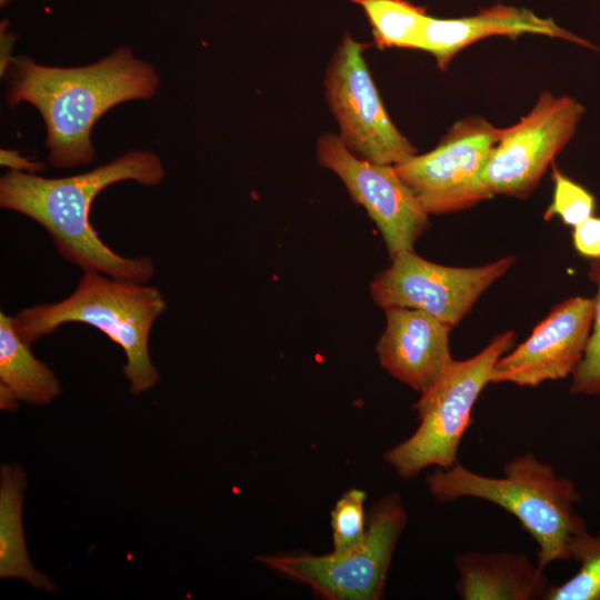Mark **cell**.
<instances>
[{"label": "cell", "instance_id": "6da1fadb", "mask_svg": "<svg viewBox=\"0 0 600 600\" xmlns=\"http://www.w3.org/2000/svg\"><path fill=\"white\" fill-rule=\"evenodd\" d=\"M9 69L8 104L26 101L38 109L47 128L48 161L60 169L92 162L91 130L98 119L124 101L152 98L159 86L154 68L126 47L84 67H48L19 57Z\"/></svg>", "mask_w": 600, "mask_h": 600}, {"label": "cell", "instance_id": "7a4b0ae2", "mask_svg": "<svg viewBox=\"0 0 600 600\" xmlns=\"http://www.w3.org/2000/svg\"><path fill=\"white\" fill-rule=\"evenodd\" d=\"M163 177L160 159L146 151H131L109 163L64 178L11 170L0 179V206L43 227L60 256L83 271L146 283L156 271L152 260L116 253L99 238L89 213L97 194L110 184L134 180L143 186H156Z\"/></svg>", "mask_w": 600, "mask_h": 600}, {"label": "cell", "instance_id": "3957f363", "mask_svg": "<svg viewBox=\"0 0 600 600\" xmlns=\"http://www.w3.org/2000/svg\"><path fill=\"white\" fill-rule=\"evenodd\" d=\"M426 483L438 502L479 499L512 514L537 543V562L544 569L571 560L573 539L588 530L574 508L581 501L576 483L531 452L504 463L502 477L484 476L457 462L428 473Z\"/></svg>", "mask_w": 600, "mask_h": 600}, {"label": "cell", "instance_id": "277c9868", "mask_svg": "<svg viewBox=\"0 0 600 600\" xmlns=\"http://www.w3.org/2000/svg\"><path fill=\"white\" fill-rule=\"evenodd\" d=\"M167 303L157 287L84 271L76 290L54 303L36 304L12 317L18 336L28 344L52 334L68 322L99 329L126 354L123 373L132 394L153 388L160 378L149 354V336Z\"/></svg>", "mask_w": 600, "mask_h": 600}, {"label": "cell", "instance_id": "5b68a950", "mask_svg": "<svg viewBox=\"0 0 600 600\" xmlns=\"http://www.w3.org/2000/svg\"><path fill=\"white\" fill-rule=\"evenodd\" d=\"M514 339L513 331L494 336L473 357L453 360L441 378L420 393L414 404L419 418L417 430L383 456L398 476L411 479L427 468L447 469L458 462L474 403L491 383L497 361L511 349Z\"/></svg>", "mask_w": 600, "mask_h": 600}, {"label": "cell", "instance_id": "8992f818", "mask_svg": "<svg viewBox=\"0 0 600 600\" xmlns=\"http://www.w3.org/2000/svg\"><path fill=\"white\" fill-rule=\"evenodd\" d=\"M407 520L400 494L389 492L370 510L364 538L358 546L321 556H258L257 561L283 578L307 584L324 599L377 600Z\"/></svg>", "mask_w": 600, "mask_h": 600}, {"label": "cell", "instance_id": "52a82bcc", "mask_svg": "<svg viewBox=\"0 0 600 600\" xmlns=\"http://www.w3.org/2000/svg\"><path fill=\"white\" fill-rule=\"evenodd\" d=\"M366 44L349 33L336 48L324 74L326 99L339 126V138L354 154L398 166L416 148L387 113L363 57Z\"/></svg>", "mask_w": 600, "mask_h": 600}, {"label": "cell", "instance_id": "ba28073f", "mask_svg": "<svg viewBox=\"0 0 600 600\" xmlns=\"http://www.w3.org/2000/svg\"><path fill=\"white\" fill-rule=\"evenodd\" d=\"M501 133L483 118L462 119L434 149L394 168L428 214L463 210L493 197L483 170Z\"/></svg>", "mask_w": 600, "mask_h": 600}, {"label": "cell", "instance_id": "9c48e42d", "mask_svg": "<svg viewBox=\"0 0 600 600\" xmlns=\"http://www.w3.org/2000/svg\"><path fill=\"white\" fill-rule=\"evenodd\" d=\"M514 262L513 256H507L479 267H448L423 259L413 250L403 251L377 273L370 294L382 309H417L453 328Z\"/></svg>", "mask_w": 600, "mask_h": 600}, {"label": "cell", "instance_id": "30bf717a", "mask_svg": "<svg viewBox=\"0 0 600 600\" xmlns=\"http://www.w3.org/2000/svg\"><path fill=\"white\" fill-rule=\"evenodd\" d=\"M586 110L576 99L542 93L518 123L502 128L483 170L492 194L526 197L568 144Z\"/></svg>", "mask_w": 600, "mask_h": 600}, {"label": "cell", "instance_id": "8fae6325", "mask_svg": "<svg viewBox=\"0 0 600 600\" xmlns=\"http://www.w3.org/2000/svg\"><path fill=\"white\" fill-rule=\"evenodd\" d=\"M317 159L339 177L353 201L366 209L383 238L390 259L413 250L429 227V214L394 166L354 154L333 133L318 138Z\"/></svg>", "mask_w": 600, "mask_h": 600}, {"label": "cell", "instance_id": "7c38bea8", "mask_svg": "<svg viewBox=\"0 0 600 600\" xmlns=\"http://www.w3.org/2000/svg\"><path fill=\"white\" fill-rule=\"evenodd\" d=\"M594 314L593 298L558 303L531 334L496 363L491 383L537 387L572 376L583 358Z\"/></svg>", "mask_w": 600, "mask_h": 600}, {"label": "cell", "instance_id": "4fadbf2b", "mask_svg": "<svg viewBox=\"0 0 600 600\" xmlns=\"http://www.w3.org/2000/svg\"><path fill=\"white\" fill-rule=\"evenodd\" d=\"M386 328L378 343L381 367L420 393L431 388L453 361L449 348L452 329L417 309L388 307Z\"/></svg>", "mask_w": 600, "mask_h": 600}, {"label": "cell", "instance_id": "5bb4252c", "mask_svg": "<svg viewBox=\"0 0 600 600\" xmlns=\"http://www.w3.org/2000/svg\"><path fill=\"white\" fill-rule=\"evenodd\" d=\"M523 33L560 38L597 50L591 42L559 27L551 19L501 3L468 17L440 19L428 16L420 50L434 56L438 67L444 70L451 59L469 44L491 36L517 37Z\"/></svg>", "mask_w": 600, "mask_h": 600}, {"label": "cell", "instance_id": "9a60e30c", "mask_svg": "<svg viewBox=\"0 0 600 600\" xmlns=\"http://www.w3.org/2000/svg\"><path fill=\"white\" fill-rule=\"evenodd\" d=\"M462 600H544L551 582L523 552L467 550L456 556Z\"/></svg>", "mask_w": 600, "mask_h": 600}, {"label": "cell", "instance_id": "2e32d148", "mask_svg": "<svg viewBox=\"0 0 600 600\" xmlns=\"http://www.w3.org/2000/svg\"><path fill=\"white\" fill-rule=\"evenodd\" d=\"M61 393L54 372L37 359L16 332L12 317L0 312V408L13 411L20 401L48 406Z\"/></svg>", "mask_w": 600, "mask_h": 600}, {"label": "cell", "instance_id": "e0dca14e", "mask_svg": "<svg viewBox=\"0 0 600 600\" xmlns=\"http://www.w3.org/2000/svg\"><path fill=\"white\" fill-rule=\"evenodd\" d=\"M27 476L22 467L6 463L0 468V578L21 580L34 589L56 592L57 584L38 570L29 556L23 523Z\"/></svg>", "mask_w": 600, "mask_h": 600}, {"label": "cell", "instance_id": "ac0fdd59", "mask_svg": "<svg viewBox=\"0 0 600 600\" xmlns=\"http://www.w3.org/2000/svg\"><path fill=\"white\" fill-rule=\"evenodd\" d=\"M359 4L372 28L379 48L420 50L428 18L426 9L408 0H350Z\"/></svg>", "mask_w": 600, "mask_h": 600}, {"label": "cell", "instance_id": "d6986e66", "mask_svg": "<svg viewBox=\"0 0 600 600\" xmlns=\"http://www.w3.org/2000/svg\"><path fill=\"white\" fill-rule=\"evenodd\" d=\"M578 571L560 584H551L544 600H600V530L579 533L570 546Z\"/></svg>", "mask_w": 600, "mask_h": 600}, {"label": "cell", "instance_id": "ffe728a7", "mask_svg": "<svg viewBox=\"0 0 600 600\" xmlns=\"http://www.w3.org/2000/svg\"><path fill=\"white\" fill-rule=\"evenodd\" d=\"M587 276L596 287L594 314L583 358L571 376L570 392L600 397V258L591 260Z\"/></svg>", "mask_w": 600, "mask_h": 600}, {"label": "cell", "instance_id": "44dd1931", "mask_svg": "<svg viewBox=\"0 0 600 600\" xmlns=\"http://www.w3.org/2000/svg\"><path fill=\"white\" fill-rule=\"evenodd\" d=\"M552 178L553 197L543 216L544 220L559 217L566 226L574 228L593 216L596 199L590 191L562 174L556 167Z\"/></svg>", "mask_w": 600, "mask_h": 600}, {"label": "cell", "instance_id": "7402d4cb", "mask_svg": "<svg viewBox=\"0 0 600 600\" xmlns=\"http://www.w3.org/2000/svg\"><path fill=\"white\" fill-rule=\"evenodd\" d=\"M364 501L366 492L352 488L336 502L331 511L333 550H347L363 540L367 530Z\"/></svg>", "mask_w": 600, "mask_h": 600}, {"label": "cell", "instance_id": "603a6c76", "mask_svg": "<svg viewBox=\"0 0 600 600\" xmlns=\"http://www.w3.org/2000/svg\"><path fill=\"white\" fill-rule=\"evenodd\" d=\"M574 250L588 259L600 258V217L592 216L572 231Z\"/></svg>", "mask_w": 600, "mask_h": 600}, {"label": "cell", "instance_id": "cb8c5ba5", "mask_svg": "<svg viewBox=\"0 0 600 600\" xmlns=\"http://www.w3.org/2000/svg\"><path fill=\"white\" fill-rule=\"evenodd\" d=\"M0 163L1 166L22 172L37 173L44 170V164L42 162L22 157L17 150L1 149Z\"/></svg>", "mask_w": 600, "mask_h": 600}, {"label": "cell", "instance_id": "d4e9b609", "mask_svg": "<svg viewBox=\"0 0 600 600\" xmlns=\"http://www.w3.org/2000/svg\"><path fill=\"white\" fill-rule=\"evenodd\" d=\"M0 42H1V54H0V71L1 77L6 76L12 61L13 57H11V50L14 44V36L13 33L8 31V21L3 20L1 22L0 28Z\"/></svg>", "mask_w": 600, "mask_h": 600}, {"label": "cell", "instance_id": "484cf974", "mask_svg": "<svg viewBox=\"0 0 600 600\" xmlns=\"http://www.w3.org/2000/svg\"><path fill=\"white\" fill-rule=\"evenodd\" d=\"M10 0H0L1 7L6 6Z\"/></svg>", "mask_w": 600, "mask_h": 600}]
</instances>
